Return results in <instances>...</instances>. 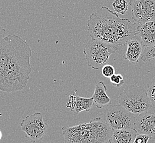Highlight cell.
<instances>
[{"instance_id": "cell-1", "label": "cell", "mask_w": 155, "mask_h": 143, "mask_svg": "<svg viewBox=\"0 0 155 143\" xmlns=\"http://www.w3.org/2000/svg\"><path fill=\"white\" fill-rule=\"evenodd\" d=\"M32 50L26 41L17 35L5 36L0 42V91L13 92L27 86L33 71Z\"/></svg>"}, {"instance_id": "cell-2", "label": "cell", "mask_w": 155, "mask_h": 143, "mask_svg": "<svg viewBox=\"0 0 155 143\" xmlns=\"http://www.w3.org/2000/svg\"><path fill=\"white\" fill-rule=\"evenodd\" d=\"M87 25L91 38L117 47L125 45L137 35L135 23L120 18L116 12L106 6L91 13Z\"/></svg>"}, {"instance_id": "cell-3", "label": "cell", "mask_w": 155, "mask_h": 143, "mask_svg": "<svg viewBox=\"0 0 155 143\" xmlns=\"http://www.w3.org/2000/svg\"><path fill=\"white\" fill-rule=\"evenodd\" d=\"M64 143H102L110 140L113 131L101 117L73 127H62Z\"/></svg>"}, {"instance_id": "cell-4", "label": "cell", "mask_w": 155, "mask_h": 143, "mask_svg": "<svg viewBox=\"0 0 155 143\" xmlns=\"http://www.w3.org/2000/svg\"><path fill=\"white\" fill-rule=\"evenodd\" d=\"M117 101L135 116L149 111L152 107L147 91L134 84L127 85L118 96Z\"/></svg>"}, {"instance_id": "cell-5", "label": "cell", "mask_w": 155, "mask_h": 143, "mask_svg": "<svg viewBox=\"0 0 155 143\" xmlns=\"http://www.w3.org/2000/svg\"><path fill=\"white\" fill-rule=\"evenodd\" d=\"M117 51V46L91 38L85 46L83 53L87 66L93 69L98 70L108 63L110 55Z\"/></svg>"}, {"instance_id": "cell-6", "label": "cell", "mask_w": 155, "mask_h": 143, "mask_svg": "<svg viewBox=\"0 0 155 143\" xmlns=\"http://www.w3.org/2000/svg\"><path fill=\"white\" fill-rule=\"evenodd\" d=\"M104 120L112 130L133 129L136 116L120 104H110L105 108Z\"/></svg>"}, {"instance_id": "cell-7", "label": "cell", "mask_w": 155, "mask_h": 143, "mask_svg": "<svg viewBox=\"0 0 155 143\" xmlns=\"http://www.w3.org/2000/svg\"><path fill=\"white\" fill-rule=\"evenodd\" d=\"M21 129L32 143L42 140L47 133L49 125L44 122L41 113L35 112L27 116L21 123Z\"/></svg>"}, {"instance_id": "cell-8", "label": "cell", "mask_w": 155, "mask_h": 143, "mask_svg": "<svg viewBox=\"0 0 155 143\" xmlns=\"http://www.w3.org/2000/svg\"><path fill=\"white\" fill-rule=\"evenodd\" d=\"M133 21L142 24L155 21V0H130Z\"/></svg>"}, {"instance_id": "cell-9", "label": "cell", "mask_w": 155, "mask_h": 143, "mask_svg": "<svg viewBox=\"0 0 155 143\" xmlns=\"http://www.w3.org/2000/svg\"><path fill=\"white\" fill-rule=\"evenodd\" d=\"M134 129L137 134H145L155 140V113L149 111L136 116Z\"/></svg>"}, {"instance_id": "cell-10", "label": "cell", "mask_w": 155, "mask_h": 143, "mask_svg": "<svg viewBox=\"0 0 155 143\" xmlns=\"http://www.w3.org/2000/svg\"><path fill=\"white\" fill-rule=\"evenodd\" d=\"M127 49L123 56V59L128 60L133 64H137L139 62L143 52V46L137 35H136L127 44Z\"/></svg>"}, {"instance_id": "cell-11", "label": "cell", "mask_w": 155, "mask_h": 143, "mask_svg": "<svg viewBox=\"0 0 155 143\" xmlns=\"http://www.w3.org/2000/svg\"><path fill=\"white\" fill-rule=\"evenodd\" d=\"M137 35L141 38L143 47L155 43V21L140 24L137 27Z\"/></svg>"}, {"instance_id": "cell-12", "label": "cell", "mask_w": 155, "mask_h": 143, "mask_svg": "<svg viewBox=\"0 0 155 143\" xmlns=\"http://www.w3.org/2000/svg\"><path fill=\"white\" fill-rule=\"evenodd\" d=\"M107 90V88L103 81H100L96 84L92 98L97 108H104L112 104L110 98L106 93Z\"/></svg>"}, {"instance_id": "cell-13", "label": "cell", "mask_w": 155, "mask_h": 143, "mask_svg": "<svg viewBox=\"0 0 155 143\" xmlns=\"http://www.w3.org/2000/svg\"><path fill=\"white\" fill-rule=\"evenodd\" d=\"M137 133L134 129H120L113 131L111 143H133Z\"/></svg>"}, {"instance_id": "cell-14", "label": "cell", "mask_w": 155, "mask_h": 143, "mask_svg": "<svg viewBox=\"0 0 155 143\" xmlns=\"http://www.w3.org/2000/svg\"><path fill=\"white\" fill-rule=\"evenodd\" d=\"M94 104V101L92 97L87 98L77 95L76 104L74 110L73 111V112L74 113L75 115H78V113L84 111H86L88 112L92 108Z\"/></svg>"}, {"instance_id": "cell-15", "label": "cell", "mask_w": 155, "mask_h": 143, "mask_svg": "<svg viewBox=\"0 0 155 143\" xmlns=\"http://www.w3.org/2000/svg\"><path fill=\"white\" fill-rule=\"evenodd\" d=\"M114 12L124 15L128 10L129 5L127 0H114L112 3Z\"/></svg>"}, {"instance_id": "cell-16", "label": "cell", "mask_w": 155, "mask_h": 143, "mask_svg": "<svg viewBox=\"0 0 155 143\" xmlns=\"http://www.w3.org/2000/svg\"><path fill=\"white\" fill-rule=\"evenodd\" d=\"M143 48V51L141 56V60L143 62H147L155 58V43L149 46Z\"/></svg>"}, {"instance_id": "cell-17", "label": "cell", "mask_w": 155, "mask_h": 143, "mask_svg": "<svg viewBox=\"0 0 155 143\" xmlns=\"http://www.w3.org/2000/svg\"><path fill=\"white\" fill-rule=\"evenodd\" d=\"M147 92L152 107L155 108V79L150 81L149 83L147 84Z\"/></svg>"}, {"instance_id": "cell-18", "label": "cell", "mask_w": 155, "mask_h": 143, "mask_svg": "<svg viewBox=\"0 0 155 143\" xmlns=\"http://www.w3.org/2000/svg\"><path fill=\"white\" fill-rule=\"evenodd\" d=\"M110 81L114 87L117 88H120L124 84V80L122 75L120 74H114L110 78Z\"/></svg>"}, {"instance_id": "cell-19", "label": "cell", "mask_w": 155, "mask_h": 143, "mask_svg": "<svg viewBox=\"0 0 155 143\" xmlns=\"http://www.w3.org/2000/svg\"><path fill=\"white\" fill-rule=\"evenodd\" d=\"M101 73L104 77L110 78L115 74V69L114 66L108 63L102 67Z\"/></svg>"}, {"instance_id": "cell-20", "label": "cell", "mask_w": 155, "mask_h": 143, "mask_svg": "<svg viewBox=\"0 0 155 143\" xmlns=\"http://www.w3.org/2000/svg\"><path fill=\"white\" fill-rule=\"evenodd\" d=\"M76 92L77 91H75L74 92L69 96L68 101L67 102L66 106L68 108H69L72 112L74 110L75 106L76 104Z\"/></svg>"}, {"instance_id": "cell-21", "label": "cell", "mask_w": 155, "mask_h": 143, "mask_svg": "<svg viewBox=\"0 0 155 143\" xmlns=\"http://www.w3.org/2000/svg\"><path fill=\"white\" fill-rule=\"evenodd\" d=\"M150 137L145 134H137L133 143H148Z\"/></svg>"}, {"instance_id": "cell-22", "label": "cell", "mask_w": 155, "mask_h": 143, "mask_svg": "<svg viewBox=\"0 0 155 143\" xmlns=\"http://www.w3.org/2000/svg\"><path fill=\"white\" fill-rule=\"evenodd\" d=\"M5 34H6V30L3 28L0 24V42L5 37Z\"/></svg>"}, {"instance_id": "cell-23", "label": "cell", "mask_w": 155, "mask_h": 143, "mask_svg": "<svg viewBox=\"0 0 155 143\" xmlns=\"http://www.w3.org/2000/svg\"><path fill=\"white\" fill-rule=\"evenodd\" d=\"M2 131L0 130V140L2 139Z\"/></svg>"}, {"instance_id": "cell-24", "label": "cell", "mask_w": 155, "mask_h": 143, "mask_svg": "<svg viewBox=\"0 0 155 143\" xmlns=\"http://www.w3.org/2000/svg\"><path fill=\"white\" fill-rule=\"evenodd\" d=\"M102 143H111V142H110V140H109V141H105V142Z\"/></svg>"}]
</instances>
